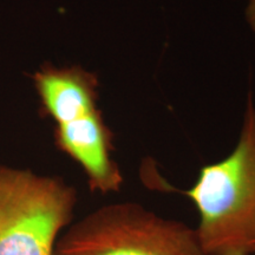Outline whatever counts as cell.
Here are the masks:
<instances>
[{"label": "cell", "mask_w": 255, "mask_h": 255, "mask_svg": "<svg viewBox=\"0 0 255 255\" xmlns=\"http://www.w3.org/2000/svg\"><path fill=\"white\" fill-rule=\"evenodd\" d=\"M143 180L162 191H176L194 203L195 227L206 255H253L255 252V102L248 91L244 120L234 149L203 165L188 189L173 188L154 168L144 165Z\"/></svg>", "instance_id": "cell-1"}, {"label": "cell", "mask_w": 255, "mask_h": 255, "mask_svg": "<svg viewBox=\"0 0 255 255\" xmlns=\"http://www.w3.org/2000/svg\"><path fill=\"white\" fill-rule=\"evenodd\" d=\"M52 255H206L195 228L141 203L116 202L64 231Z\"/></svg>", "instance_id": "cell-2"}, {"label": "cell", "mask_w": 255, "mask_h": 255, "mask_svg": "<svg viewBox=\"0 0 255 255\" xmlns=\"http://www.w3.org/2000/svg\"><path fill=\"white\" fill-rule=\"evenodd\" d=\"M77 202L63 177L0 163V255H52Z\"/></svg>", "instance_id": "cell-3"}, {"label": "cell", "mask_w": 255, "mask_h": 255, "mask_svg": "<svg viewBox=\"0 0 255 255\" xmlns=\"http://www.w3.org/2000/svg\"><path fill=\"white\" fill-rule=\"evenodd\" d=\"M55 145L82 168L92 193H119L124 177L114 158L115 135L98 109L94 113L58 124L53 131Z\"/></svg>", "instance_id": "cell-4"}, {"label": "cell", "mask_w": 255, "mask_h": 255, "mask_svg": "<svg viewBox=\"0 0 255 255\" xmlns=\"http://www.w3.org/2000/svg\"><path fill=\"white\" fill-rule=\"evenodd\" d=\"M40 111L58 124L69 123L98 110L100 79L81 65L45 63L31 76Z\"/></svg>", "instance_id": "cell-5"}, {"label": "cell", "mask_w": 255, "mask_h": 255, "mask_svg": "<svg viewBox=\"0 0 255 255\" xmlns=\"http://www.w3.org/2000/svg\"><path fill=\"white\" fill-rule=\"evenodd\" d=\"M245 18H246L248 27L255 34V0H247L245 7Z\"/></svg>", "instance_id": "cell-6"}, {"label": "cell", "mask_w": 255, "mask_h": 255, "mask_svg": "<svg viewBox=\"0 0 255 255\" xmlns=\"http://www.w3.org/2000/svg\"><path fill=\"white\" fill-rule=\"evenodd\" d=\"M253 255H255V252H254V254H253Z\"/></svg>", "instance_id": "cell-7"}]
</instances>
